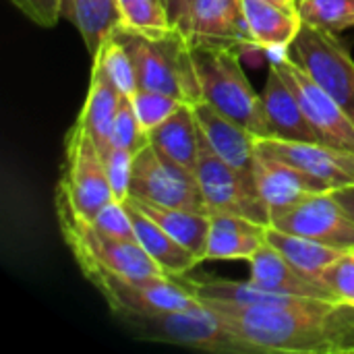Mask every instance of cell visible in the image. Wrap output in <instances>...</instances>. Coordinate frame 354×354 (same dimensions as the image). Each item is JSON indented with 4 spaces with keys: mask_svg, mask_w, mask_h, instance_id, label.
Returning a JSON list of instances; mask_svg holds the SVG:
<instances>
[{
    "mask_svg": "<svg viewBox=\"0 0 354 354\" xmlns=\"http://www.w3.org/2000/svg\"><path fill=\"white\" fill-rule=\"evenodd\" d=\"M259 354H354V305L305 299L276 309L205 303Z\"/></svg>",
    "mask_w": 354,
    "mask_h": 354,
    "instance_id": "obj_1",
    "label": "cell"
},
{
    "mask_svg": "<svg viewBox=\"0 0 354 354\" xmlns=\"http://www.w3.org/2000/svg\"><path fill=\"white\" fill-rule=\"evenodd\" d=\"M201 100L247 127L257 137H272L261 95L241 64V50L230 46H191Z\"/></svg>",
    "mask_w": 354,
    "mask_h": 354,
    "instance_id": "obj_2",
    "label": "cell"
},
{
    "mask_svg": "<svg viewBox=\"0 0 354 354\" xmlns=\"http://www.w3.org/2000/svg\"><path fill=\"white\" fill-rule=\"evenodd\" d=\"M114 317L139 340L176 344L203 353L259 354L236 332H232L212 307L201 301L178 311L127 313Z\"/></svg>",
    "mask_w": 354,
    "mask_h": 354,
    "instance_id": "obj_3",
    "label": "cell"
},
{
    "mask_svg": "<svg viewBox=\"0 0 354 354\" xmlns=\"http://www.w3.org/2000/svg\"><path fill=\"white\" fill-rule=\"evenodd\" d=\"M114 33L131 54L141 89L162 91L185 104L201 100L191 44L176 27L162 37H147L120 27H114Z\"/></svg>",
    "mask_w": 354,
    "mask_h": 354,
    "instance_id": "obj_4",
    "label": "cell"
},
{
    "mask_svg": "<svg viewBox=\"0 0 354 354\" xmlns=\"http://www.w3.org/2000/svg\"><path fill=\"white\" fill-rule=\"evenodd\" d=\"M56 216L62 239L79 268H106L129 278L166 276V272L143 251L137 241H120L97 230L56 189Z\"/></svg>",
    "mask_w": 354,
    "mask_h": 354,
    "instance_id": "obj_5",
    "label": "cell"
},
{
    "mask_svg": "<svg viewBox=\"0 0 354 354\" xmlns=\"http://www.w3.org/2000/svg\"><path fill=\"white\" fill-rule=\"evenodd\" d=\"M83 276L106 299L112 315L162 313L197 305L199 301L170 276L129 278L106 268H83Z\"/></svg>",
    "mask_w": 354,
    "mask_h": 354,
    "instance_id": "obj_6",
    "label": "cell"
},
{
    "mask_svg": "<svg viewBox=\"0 0 354 354\" xmlns=\"http://www.w3.org/2000/svg\"><path fill=\"white\" fill-rule=\"evenodd\" d=\"M56 189L87 220L114 199L104 158L79 118L64 139V168Z\"/></svg>",
    "mask_w": 354,
    "mask_h": 354,
    "instance_id": "obj_7",
    "label": "cell"
},
{
    "mask_svg": "<svg viewBox=\"0 0 354 354\" xmlns=\"http://www.w3.org/2000/svg\"><path fill=\"white\" fill-rule=\"evenodd\" d=\"M290 54L354 122V60L344 41L332 31L303 23Z\"/></svg>",
    "mask_w": 354,
    "mask_h": 354,
    "instance_id": "obj_8",
    "label": "cell"
},
{
    "mask_svg": "<svg viewBox=\"0 0 354 354\" xmlns=\"http://www.w3.org/2000/svg\"><path fill=\"white\" fill-rule=\"evenodd\" d=\"M131 197L164 207L209 214L195 170L168 160L149 143L135 156Z\"/></svg>",
    "mask_w": 354,
    "mask_h": 354,
    "instance_id": "obj_9",
    "label": "cell"
},
{
    "mask_svg": "<svg viewBox=\"0 0 354 354\" xmlns=\"http://www.w3.org/2000/svg\"><path fill=\"white\" fill-rule=\"evenodd\" d=\"M195 174L199 178L209 214H234L266 226L272 222L270 209L255 185V176L226 164L207 147L203 139Z\"/></svg>",
    "mask_w": 354,
    "mask_h": 354,
    "instance_id": "obj_10",
    "label": "cell"
},
{
    "mask_svg": "<svg viewBox=\"0 0 354 354\" xmlns=\"http://www.w3.org/2000/svg\"><path fill=\"white\" fill-rule=\"evenodd\" d=\"M272 62L288 81L322 143L354 151V122L342 110V106L286 52H282V56H276Z\"/></svg>",
    "mask_w": 354,
    "mask_h": 354,
    "instance_id": "obj_11",
    "label": "cell"
},
{
    "mask_svg": "<svg viewBox=\"0 0 354 354\" xmlns=\"http://www.w3.org/2000/svg\"><path fill=\"white\" fill-rule=\"evenodd\" d=\"M191 46H230L255 50L243 0H193L174 25Z\"/></svg>",
    "mask_w": 354,
    "mask_h": 354,
    "instance_id": "obj_12",
    "label": "cell"
},
{
    "mask_svg": "<svg viewBox=\"0 0 354 354\" xmlns=\"http://www.w3.org/2000/svg\"><path fill=\"white\" fill-rule=\"evenodd\" d=\"M270 224L284 232L307 236L334 249L354 251V222L338 205L332 193L311 195L290 209L274 216Z\"/></svg>",
    "mask_w": 354,
    "mask_h": 354,
    "instance_id": "obj_13",
    "label": "cell"
},
{
    "mask_svg": "<svg viewBox=\"0 0 354 354\" xmlns=\"http://www.w3.org/2000/svg\"><path fill=\"white\" fill-rule=\"evenodd\" d=\"M257 153L292 164L326 183L332 191L354 185V151L317 141H286L278 137H257Z\"/></svg>",
    "mask_w": 354,
    "mask_h": 354,
    "instance_id": "obj_14",
    "label": "cell"
},
{
    "mask_svg": "<svg viewBox=\"0 0 354 354\" xmlns=\"http://www.w3.org/2000/svg\"><path fill=\"white\" fill-rule=\"evenodd\" d=\"M191 108H193L195 122L199 127V135L207 143V147L226 164L247 174H253L255 158H257V149H255L257 135L251 133L247 127L234 122L232 118H228L226 114H222L220 110H216L212 104L203 100L191 104Z\"/></svg>",
    "mask_w": 354,
    "mask_h": 354,
    "instance_id": "obj_15",
    "label": "cell"
},
{
    "mask_svg": "<svg viewBox=\"0 0 354 354\" xmlns=\"http://www.w3.org/2000/svg\"><path fill=\"white\" fill-rule=\"evenodd\" d=\"M253 174L259 195L266 201L272 218L311 195L332 191L326 183L307 174L305 170L263 153H257Z\"/></svg>",
    "mask_w": 354,
    "mask_h": 354,
    "instance_id": "obj_16",
    "label": "cell"
},
{
    "mask_svg": "<svg viewBox=\"0 0 354 354\" xmlns=\"http://www.w3.org/2000/svg\"><path fill=\"white\" fill-rule=\"evenodd\" d=\"M263 110L270 124L272 137L286 139V141H317L322 143L317 131L307 120L295 91L290 89L288 81L282 77L278 66L270 62L268 79L263 85Z\"/></svg>",
    "mask_w": 354,
    "mask_h": 354,
    "instance_id": "obj_17",
    "label": "cell"
},
{
    "mask_svg": "<svg viewBox=\"0 0 354 354\" xmlns=\"http://www.w3.org/2000/svg\"><path fill=\"white\" fill-rule=\"evenodd\" d=\"M243 8L255 50L284 52L303 27V19L292 4L278 0H243Z\"/></svg>",
    "mask_w": 354,
    "mask_h": 354,
    "instance_id": "obj_18",
    "label": "cell"
},
{
    "mask_svg": "<svg viewBox=\"0 0 354 354\" xmlns=\"http://www.w3.org/2000/svg\"><path fill=\"white\" fill-rule=\"evenodd\" d=\"M251 266V280L266 290L290 297H305V299H326L338 301L334 295L324 288L319 282L301 274L280 251H276L270 243H263L261 249L249 259Z\"/></svg>",
    "mask_w": 354,
    "mask_h": 354,
    "instance_id": "obj_19",
    "label": "cell"
},
{
    "mask_svg": "<svg viewBox=\"0 0 354 354\" xmlns=\"http://www.w3.org/2000/svg\"><path fill=\"white\" fill-rule=\"evenodd\" d=\"M266 243V224L243 216L212 212L205 259H245L249 261Z\"/></svg>",
    "mask_w": 354,
    "mask_h": 354,
    "instance_id": "obj_20",
    "label": "cell"
},
{
    "mask_svg": "<svg viewBox=\"0 0 354 354\" xmlns=\"http://www.w3.org/2000/svg\"><path fill=\"white\" fill-rule=\"evenodd\" d=\"M124 205L129 209V216H131V222L135 228V241L166 272V276L180 278L201 263L187 247H183L178 241H174L160 224H156L149 216H145L129 199H124Z\"/></svg>",
    "mask_w": 354,
    "mask_h": 354,
    "instance_id": "obj_21",
    "label": "cell"
},
{
    "mask_svg": "<svg viewBox=\"0 0 354 354\" xmlns=\"http://www.w3.org/2000/svg\"><path fill=\"white\" fill-rule=\"evenodd\" d=\"M147 137H149V145H153L168 160L189 170L197 168L201 135L191 104H183L166 122L149 131Z\"/></svg>",
    "mask_w": 354,
    "mask_h": 354,
    "instance_id": "obj_22",
    "label": "cell"
},
{
    "mask_svg": "<svg viewBox=\"0 0 354 354\" xmlns=\"http://www.w3.org/2000/svg\"><path fill=\"white\" fill-rule=\"evenodd\" d=\"M135 207H139L145 216H149L156 224H160L174 241L187 247L199 261H205L207 239H209V214L164 207L156 203H147L135 197H127Z\"/></svg>",
    "mask_w": 354,
    "mask_h": 354,
    "instance_id": "obj_23",
    "label": "cell"
},
{
    "mask_svg": "<svg viewBox=\"0 0 354 354\" xmlns=\"http://www.w3.org/2000/svg\"><path fill=\"white\" fill-rule=\"evenodd\" d=\"M120 100L122 95L108 81V77L100 68L91 66V81H89L85 104L79 112V120L91 135L100 153H104L112 145L110 135H112V124H114V116L118 112Z\"/></svg>",
    "mask_w": 354,
    "mask_h": 354,
    "instance_id": "obj_24",
    "label": "cell"
},
{
    "mask_svg": "<svg viewBox=\"0 0 354 354\" xmlns=\"http://www.w3.org/2000/svg\"><path fill=\"white\" fill-rule=\"evenodd\" d=\"M266 243H270L276 251H280L301 274H305L307 278L319 284H322V274L326 272V268H330L340 255L346 253L342 249H334L313 239L284 232L272 224L266 226Z\"/></svg>",
    "mask_w": 354,
    "mask_h": 354,
    "instance_id": "obj_25",
    "label": "cell"
},
{
    "mask_svg": "<svg viewBox=\"0 0 354 354\" xmlns=\"http://www.w3.org/2000/svg\"><path fill=\"white\" fill-rule=\"evenodd\" d=\"M60 17L77 27L91 56L118 25L114 0H60Z\"/></svg>",
    "mask_w": 354,
    "mask_h": 354,
    "instance_id": "obj_26",
    "label": "cell"
},
{
    "mask_svg": "<svg viewBox=\"0 0 354 354\" xmlns=\"http://www.w3.org/2000/svg\"><path fill=\"white\" fill-rule=\"evenodd\" d=\"M118 25L124 31L162 37L174 29L164 0H114Z\"/></svg>",
    "mask_w": 354,
    "mask_h": 354,
    "instance_id": "obj_27",
    "label": "cell"
},
{
    "mask_svg": "<svg viewBox=\"0 0 354 354\" xmlns=\"http://www.w3.org/2000/svg\"><path fill=\"white\" fill-rule=\"evenodd\" d=\"M93 66L108 77V81L118 89L120 95L131 97L139 89L131 54L124 48V44L116 37L114 29L93 54Z\"/></svg>",
    "mask_w": 354,
    "mask_h": 354,
    "instance_id": "obj_28",
    "label": "cell"
},
{
    "mask_svg": "<svg viewBox=\"0 0 354 354\" xmlns=\"http://www.w3.org/2000/svg\"><path fill=\"white\" fill-rule=\"evenodd\" d=\"M297 10L303 23L332 33L354 27V0H299Z\"/></svg>",
    "mask_w": 354,
    "mask_h": 354,
    "instance_id": "obj_29",
    "label": "cell"
},
{
    "mask_svg": "<svg viewBox=\"0 0 354 354\" xmlns=\"http://www.w3.org/2000/svg\"><path fill=\"white\" fill-rule=\"evenodd\" d=\"M129 100H131L133 110H135V114H137V118H139L145 133H149L156 127H160L162 122H166L185 104L178 97H172L168 93L141 89V87Z\"/></svg>",
    "mask_w": 354,
    "mask_h": 354,
    "instance_id": "obj_30",
    "label": "cell"
},
{
    "mask_svg": "<svg viewBox=\"0 0 354 354\" xmlns=\"http://www.w3.org/2000/svg\"><path fill=\"white\" fill-rule=\"evenodd\" d=\"M110 143L116 145V147L129 149L133 153H139L149 143V137L143 131V127H141V122H139V118H137V114L133 110L131 100L124 97V95H122L120 106H118V112L114 116Z\"/></svg>",
    "mask_w": 354,
    "mask_h": 354,
    "instance_id": "obj_31",
    "label": "cell"
},
{
    "mask_svg": "<svg viewBox=\"0 0 354 354\" xmlns=\"http://www.w3.org/2000/svg\"><path fill=\"white\" fill-rule=\"evenodd\" d=\"M135 156L137 153L122 149V147H116V145H110L102 153L114 199H118V201H124L131 195V174H133Z\"/></svg>",
    "mask_w": 354,
    "mask_h": 354,
    "instance_id": "obj_32",
    "label": "cell"
},
{
    "mask_svg": "<svg viewBox=\"0 0 354 354\" xmlns=\"http://www.w3.org/2000/svg\"><path fill=\"white\" fill-rule=\"evenodd\" d=\"M322 284L334 295V299L354 305V251H346L330 268H326L322 274Z\"/></svg>",
    "mask_w": 354,
    "mask_h": 354,
    "instance_id": "obj_33",
    "label": "cell"
},
{
    "mask_svg": "<svg viewBox=\"0 0 354 354\" xmlns=\"http://www.w3.org/2000/svg\"><path fill=\"white\" fill-rule=\"evenodd\" d=\"M91 224L102 230L104 234L112 236V239H120V241H135V228L129 216V209L124 205V201L112 199L110 203H106L95 218L91 220Z\"/></svg>",
    "mask_w": 354,
    "mask_h": 354,
    "instance_id": "obj_34",
    "label": "cell"
},
{
    "mask_svg": "<svg viewBox=\"0 0 354 354\" xmlns=\"http://www.w3.org/2000/svg\"><path fill=\"white\" fill-rule=\"evenodd\" d=\"M29 21L39 27H54L60 19V0H10Z\"/></svg>",
    "mask_w": 354,
    "mask_h": 354,
    "instance_id": "obj_35",
    "label": "cell"
},
{
    "mask_svg": "<svg viewBox=\"0 0 354 354\" xmlns=\"http://www.w3.org/2000/svg\"><path fill=\"white\" fill-rule=\"evenodd\" d=\"M330 193H332V197L338 201V205L348 214V218L354 222V185H346V187L334 189Z\"/></svg>",
    "mask_w": 354,
    "mask_h": 354,
    "instance_id": "obj_36",
    "label": "cell"
},
{
    "mask_svg": "<svg viewBox=\"0 0 354 354\" xmlns=\"http://www.w3.org/2000/svg\"><path fill=\"white\" fill-rule=\"evenodd\" d=\"M164 2H166L168 15L172 19V25H176L185 17V12L189 10V6H191L193 0H164Z\"/></svg>",
    "mask_w": 354,
    "mask_h": 354,
    "instance_id": "obj_37",
    "label": "cell"
},
{
    "mask_svg": "<svg viewBox=\"0 0 354 354\" xmlns=\"http://www.w3.org/2000/svg\"><path fill=\"white\" fill-rule=\"evenodd\" d=\"M286 2H288V4H295V6H297V0H286Z\"/></svg>",
    "mask_w": 354,
    "mask_h": 354,
    "instance_id": "obj_38",
    "label": "cell"
},
{
    "mask_svg": "<svg viewBox=\"0 0 354 354\" xmlns=\"http://www.w3.org/2000/svg\"><path fill=\"white\" fill-rule=\"evenodd\" d=\"M278 2H284V4H288V2H286V0H278ZM292 6H295V4H292Z\"/></svg>",
    "mask_w": 354,
    "mask_h": 354,
    "instance_id": "obj_39",
    "label": "cell"
},
{
    "mask_svg": "<svg viewBox=\"0 0 354 354\" xmlns=\"http://www.w3.org/2000/svg\"><path fill=\"white\" fill-rule=\"evenodd\" d=\"M297 2H299V0H297Z\"/></svg>",
    "mask_w": 354,
    "mask_h": 354,
    "instance_id": "obj_40",
    "label": "cell"
}]
</instances>
